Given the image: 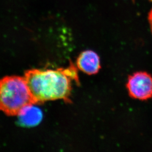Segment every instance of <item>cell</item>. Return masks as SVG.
<instances>
[{
	"label": "cell",
	"mask_w": 152,
	"mask_h": 152,
	"mask_svg": "<svg viewBox=\"0 0 152 152\" xmlns=\"http://www.w3.org/2000/svg\"><path fill=\"white\" fill-rule=\"evenodd\" d=\"M148 19H149V22L151 32H152V10H150L149 14Z\"/></svg>",
	"instance_id": "cell-6"
},
{
	"label": "cell",
	"mask_w": 152,
	"mask_h": 152,
	"mask_svg": "<svg viewBox=\"0 0 152 152\" xmlns=\"http://www.w3.org/2000/svg\"><path fill=\"white\" fill-rule=\"evenodd\" d=\"M19 121L23 126H34L40 123L43 117L42 111L34 105L25 108L18 115Z\"/></svg>",
	"instance_id": "cell-5"
},
{
	"label": "cell",
	"mask_w": 152,
	"mask_h": 152,
	"mask_svg": "<svg viewBox=\"0 0 152 152\" xmlns=\"http://www.w3.org/2000/svg\"><path fill=\"white\" fill-rule=\"evenodd\" d=\"M77 68L88 75H96L101 69V60L99 55L93 51L82 52L76 60Z\"/></svg>",
	"instance_id": "cell-4"
},
{
	"label": "cell",
	"mask_w": 152,
	"mask_h": 152,
	"mask_svg": "<svg viewBox=\"0 0 152 152\" xmlns=\"http://www.w3.org/2000/svg\"><path fill=\"white\" fill-rule=\"evenodd\" d=\"M24 78L36 104L57 99L70 102L72 81L79 83L77 70L72 62L66 69L28 70Z\"/></svg>",
	"instance_id": "cell-1"
},
{
	"label": "cell",
	"mask_w": 152,
	"mask_h": 152,
	"mask_svg": "<svg viewBox=\"0 0 152 152\" xmlns=\"http://www.w3.org/2000/svg\"><path fill=\"white\" fill-rule=\"evenodd\" d=\"M126 87L131 98L139 101L152 98V75L146 72H135L128 77Z\"/></svg>",
	"instance_id": "cell-3"
},
{
	"label": "cell",
	"mask_w": 152,
	"mask_h": 152,
	"mask_svg": "<svg viewBox=\"0 0 152 152\" xmlns=\"http://www.w3.org/2000/svg\"><path fill=\"white\" fill-rule=\"evenodd\" d=\"M24 77L8 76L0 79V110L8 116H18L27 106L35 104Z\"/></svg>",
	"instance_id": "cell-2"
},
{
	"label": "cell",
	"mask_w": 152,
	"mask_h": 152,
	"mask_svg": "<svg viewBox=\"0 0 152 152\" xmlns=\"http://www.w3.org/2000/svg\"><path fill=\"white\" fill-rule=\"evenodd\" d=\"M150 1H152V0H150Z\"/></svg>",
	"instance_id": "cell-7"
}]
</instances>
